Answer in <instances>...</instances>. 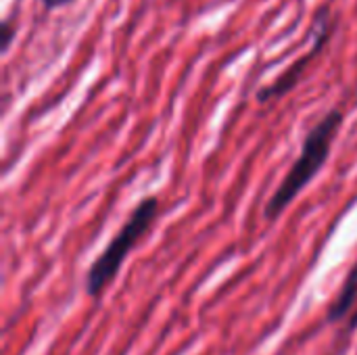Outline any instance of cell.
<instances>
[{
	"instance_id": "cell-1",
	"label": "cell",
	"mask_w": 357,
	"mask_h": 355,
	"mask_svg": "<svg viewBox=\"0 0 357 355\" xmlns=\"http://www.w3.org/2000/svg\"><path fill=\"white\" fill-rule=\"evenodd\" d=\"M343 126V111L331 109L305 136L301 144V153L282 178L280 186L268 199L264 218L266 222H276L280 213L297 199V195L320 174L324 163L331 157L333 142Z\"/></svg>"
},
{
	"instance_id": "cell-2",
	"label": "cell",
	"mask_w": 357,
	"mask_h": 355,
	"mask_svg": "<svg viewBox=\"0 0 357 355\" xmlns=\"http://www.w3.org/2000/svg\"><path fill=\"white\" fill-rule=\"evenodd\" d=\"M159 218V197L149 195L140 199L136 209L130 213L119 232L111 239V243L102 249V253L90 264L86 272V293L92 299H100L109 285L117 278L123 262L130 251L140 243V239L155 226Z\"/></svg>"
},
{
	"instance_id": "cell-3",
	"label": "cell",
	"mask_w": 357,
	"mask_h": 355,
	"mask_svg": "<svg viewBox=\"0 0 357 355\" xmlns=\"http://www.w3.org/2000/svg\"><path fill=\"white\" fill-rule=\"evenodd\" d=\"M316 40L312 44V48L301 56L297 59L287 71H282L270 86H264L259 92H257V103L266 105V103H272L276 98H282L284 94H289L301 80V75L305 73V69L312 65V61L324 50L328 38H331V23H328V8H322L320 15L316 17Z\"/></svg>"
},
{
	"instance_id": "cell-4",
	"label": "cell",
	"mask_w": 357,
	"mask_h": 355,
	"mask_svg": "<svg viewBox=\"0 0 357 355\" xmlns=\"http://www.w3.org/2000/svg\"><path fill=\"white\" fill-rule=\"evenodd\" d=\"M357 303V264L349 270L339 295L335 297V301L331 303L328 308V314H326V322L328 324H335V322H341L345 320V316L356 308Z\"/></svg>"
},
{
	"instance_id": "cell-5",
	"label": "cell",
	"mask_w": 357,
	"mask_h": 355,
	"mask_svg": "<svg viewBox=\"0 0 357 355\" xmlns=\"http://www.w3.org/2000/svg\"><path fill=\"white\" fill-rule=\"evenodd\" d=\"M2 52H6L8 50V46H10V42H13V36H15V27L10 25V21H4L2 23Z\"/></svg>"
},
{
	"instance_id": "cell-6",
	"label": "cell",
	"mask_w": 357,
	"mask_h": 355,
	"mask_svg": "<svg viewBox=\"0 0 357 355\" xmlns=\"http://www.w3.org/2000/svg\"><path fill=\"white\" fill-rule=\"evenodd\" d=\"M71 2H75V0H42L46 10H56V8H61L65 4H71Z\"/></svg>"
},
{
	"instance_id": "cell-7",
	"label": "cell",
	"mask_w": 357,
	"mask_h": 355,
	"mask_svg": "<svg viewBox=\"0 0 357 355\" xmlns=\"http://www.w3.org/2000/svg\"><path fill=\"white\" fill-rule=\"evenodd\" d=\"M333 355H345V354H343V352H339V354H333Z\"/></svg>"
}]
</instances>
